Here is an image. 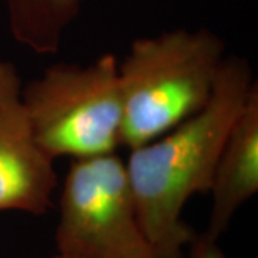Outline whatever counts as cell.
<instances>
[{
    "mask_svg": "<svg viewBox=\"0 0 258 258\" xmlns=\"http://www.w3.org/2000/svg\"><path fill=\"white\" fill-rule=\"evenodd\" d=\"M50 258H71V257H64V255H60V254H56V255H53V257Z\"/></svg>",
    "mask_w": 258,
    "mask_h": 258,
    "instance_id": "cell-9",
    "label": "cell"
},
{
    "mask_svg": "<svg viewBox=\"0 0 258 258\" xmlns=\"http://www.w3.org/2000/svg\"><path fill=\"white\" fill-rule=\"evenodd\" d=\"M258 192V83L222 145L212 175L208 237L218 240L235 212Z\"/></svg>",
    "mask_w": 258,
    "mask_h": 258,
    "instance_id": "cell-6",
    "label": "cell"
},
{
    "mask_svg": "<svg viewBox=\"0 0 258 258\" xmlns=\"http://www.w3.org/2000/svg\"><path fill=\"white\" fill-rule=\"evenodd\" d=\"M224 57V40L207 28L135 39L118 62L122 147L148 144L203 111Z\"/></svg>",
    "mask_w": 258,
    "mask_h": 258,
    "instance_id": "cell-2",
    "label": "cell"
},
{
    "mask_svg": "<svg viewBox=\"0 0 258 258\" xmlns=\"http://www.w3.org/2000/svg\"><path fill=\"white\" fill-rule=\"evenodd\" d=\"M185 258H227V255L218 245V240H214L203 232L197 234L189 242Z\"/></svg>",
    "mask_w": 258,
    "mask_h": 258,
    "instance_id": "cell-8",
    "label": "cell"
},
{
    "mask_svg": "<svg viewBox=\"0 0 258 258\" xmlns=\"http://www.w3.org/2000/svg\"><path fill=\"white\" fill-rule=\"evenodd\" d=\"M18 68L0 60V212L45 215L57 185L55 161L39 147Z\"/></svg>",
    "mask_w": 258,
    "mask_h": 258,
    "instance_id": "cell-5",
    "label": "cell"
},
{
    "mask_svg": "<svg viewBox=\"0 0 258 258\" xmlns=\"http://www.w3.org/2000/svg\"><path fill=\"white\" fill-rule=\"evenodd\" d=\"M57 254L71 258H157L138 220L118 154L72 159L59 201Z\"/></svg>",
    "mask_w": 258,
    "mask_h": 258,
    "instance_id": "cell-4",
    "label": "cell"
},
{
    "mask_svg": "<svg viewBox=\"0 0 258 258\" xmlns=\"http://www.w3.org/2000/svg\"><path fill=\"white\" fill-rule=\"evenodd\" d=\"M39 147L50 159L99 157L122 147L118 59L103 53L89 63L57 62L22 88Z\"/></svg>",
    "mask_w": 258,
    "mask_h": 258,
    "instance_id": "cell-3",
    "label": "cell"
},
{
    "mask_svg": "<svg viewBox=\"0 0 258 258\" xmlns=\"http://www.w3.org/2000/svg\"><path fill=\"white\" fill-rule=\"evenodd\" d=\"M255 85L247 59L225 56L203 111L129 149L125 168L139 224L157 258H185L197 232L182 220V211L191 197L210 194L222 145Z\"/></svg>",
    "mask_w": 258,
    "mask_h": 258,
    "instance_id": "cell-1",
    "label": "cell"
},
{
    "mask_svg": "<svg viewBox=\"0 0 258 258\" xmlns=\"http://www.w3.org/2000/svg\"><path fill=\"white\" fill-rule=\"evenodd\" d=\"M83 0H6L10 33L36 55L59 52Z\"/></svg>",
    "mask_w": 258,
    "mask_h": 258,
    "instance_id": "cell-7",
    "label": "cell"
}]
</instances>
